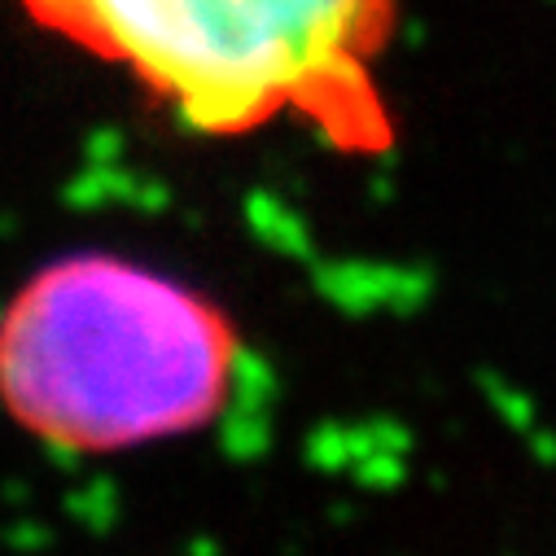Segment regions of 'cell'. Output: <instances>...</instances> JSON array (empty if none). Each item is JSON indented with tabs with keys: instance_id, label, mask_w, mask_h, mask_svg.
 Instances as JSON below:
<instances>
[{
	"instance_id": "6da1fadb",
	"label": "cell",
	"mask_w": 556,
	"mask_h": 556,
	"mask_svg": "<svg viewBox=\"0 0 556 556\" xmlns=\"http://www.w3.org/2000/svg\"><path fill=\"white\" fill-rule=\"evenodd\" d=\"M202 136L299 118L338 150L386 141L377 58L394 0H18Z\"/></svg>"
},
{
	"instance_id": "7a4b0ae2",
	"label": "cell",
	"mask_w": 556,
	"mask_h": 556,
	"mask_svg": "<svg viewBox=\"0 0 556 556\" xmlns=\"http://www.w3.org/2000/svg\"><path fill=\"white\" fill-rule=\"evenodd\" d=\"M237 359V333L211 299L118 254L40 267L0 316V403L71 452L202 430Z\"/></svg>"
}]
</instances>
